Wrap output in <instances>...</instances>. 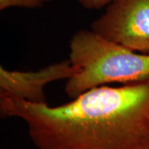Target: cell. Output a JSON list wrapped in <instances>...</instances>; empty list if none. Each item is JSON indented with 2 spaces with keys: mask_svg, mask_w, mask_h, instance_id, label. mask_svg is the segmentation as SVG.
I'll use <instances>...</instances> for the list:
<instances>
[{
  "mask_svg": "<svg viewBox=\"0 0 149 149\" xmlns=\"http://www.w3.org/2000/svg\"><path fill=\"white\" fill-rule=\"evenodd\" d=\"M69 60L76 70L65 91L71 100L96 87L128 84L149 77V54L138 53L92 30H80L69 43Z\"/></svg>",
  "mask_w": 149,
  "mask_h": 149,
  "instance_id": "7a4b0ae2",
  "label": "cell"
},
{
  "mask_svg": "<svg viewBox=\"0 0 149 149\" xmlns=\"http://www.w3.org/2000/svg\"><path fill=\"white\" fill-rule=\"evenodd\" d=\"M0 111L26 123L37 149H149V77L58 106L4 98Z\"/></svg>",
  "mask_w": 149,
  "mask_h": 149,
  "instance_id": "6da1fadb",
  "label": "cell"
},
{
  "mask_svg": "<svg viewBox=\"0 0 149 149\" xmlns=\"http://www.w3.org/2000/svg\"><path fill=\"white\" fill-rule=\"evenodd\" d=\"M79 4L87 10H99L107 7L113 0H77Z\"/></svg>",
  "mask_w": 149,
  "mask_h": 149,
  "instance_id": "8992f818",
  "label": "cell"
},
{
  "mask_svg": "<svg viewBox=\"0 0 149 149\" xmlns=\"http://www.w3.org/2000/svg\"><path fill=\"white\" fill-rule=\"evenodd\" d=\"M76 72L70 60L37 70L21 71L0 67L1 99H21L33 104L47 103L45 87L56 80H69Z\"/></svg>",
  "mask_w": 149,
  "mask_h": 149,
  "instance_id": "277c9868",
  "label": "cell"
},
{
  "mask_svg": "<svg viewBox=\"0 0 149 149\" xmlns=\"http://www.w3.org/2000/svg\"><path fill=\"white\" fill-rule=\"evenodd\" d=\"M53 0H0V10L3 11L10 8H37Z\"/></svg>",
  "mask_w": 149,
  "mask_h": 149,
  "instance_id": "5b68a950",
  "label": "cell"
},
{
  "mask_svg": "<svg viewBox=\"0 0 149 149\" xmlns=\"http://www.w3.org/2000/svg\"><path fill=\"white\" fill-rule=\"evenodd\" d=\"M91 30L129 50L149 54V0H113Z\"/></svg>",
  "mask_w": 149,
  "mask_h": 149,
  "instance_id": "3957f363",
  "label": "cell"
}]
</instances>
